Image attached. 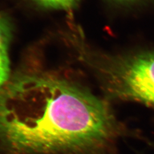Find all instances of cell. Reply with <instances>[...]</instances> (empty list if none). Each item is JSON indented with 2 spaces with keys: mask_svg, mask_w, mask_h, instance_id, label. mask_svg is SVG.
Instances as JSON below:
<instances>
[{
  "mask_svg": "<svg viewBox=\"0 0 154 154\" xmlns=\"http://www.w3.org/2000/svg\"><path fill=\"white\" fill-rule=\"evenodd\" d=\"M83 57L110 97L154 106V52L111 54L87 49Z\"/></svg>",
  "mask_w": 154,
  "mask_h": 154,
  "instance_id": "7a4b0ae2",
  "label": "cell"
},
{
  "mask_svg": "<svg viewBox=\"0 0 154 154\" xmlns=\"http://www.w3.org/2000/svg\"><path fill=\"white\" fill-rule=\"evenodd\" d=\"M115 1H118V2H126V1H131V0H113Z\"/></svg>",
  "mask_w": 154,
  "mask_h": 154,
  "instance_id": "5b68a950",
  "label": "cell"
},
{
  "mask_svg": "<svg viewBox=\"0 0 154 154\" xmlns=\"http://www.w3.org/2000/svg\"><path fill=\"white\" fill-rule=\"evenodd\" d=\"M121 134L106 102L66 79L25 75L0 90V154H115Z\"/></svg>",
  "mask_w": 154,
  "mask_h": 154,
  "instance_id": "6da1fadb",
  "label": "cell"
},
{
  "mask_svg": "<svg viewBox=\"0 0 154 154\" xmlns=\"http://www.w3.org/2000/svg\"><path fill=\"white\" fill-rule=\"evenodd\" d=\"M40 5L48 8L70 9L78 2L79 0H33Z\"/></svg>",
  "mask_w": 154,
  "mask_h": 154,
  "instance_id": "277c9868",
  "label": "cell"
},
{
  "mask_svg": "<svg viewBox=\"0 0 154 154\" xmlns=\"http://www.w3.org/2000/svg\"><path fill=\"white\" fill-rule=\"evenodd\" d=\"M12 30L9 19L0 13V90L8 82L10 74L9 46Z\"/></svg>",
  "mask_w": 154,
  "mask_h": 154,
  "instance_id": "3957f363",
  "label": "cell"
}]
</instances>
